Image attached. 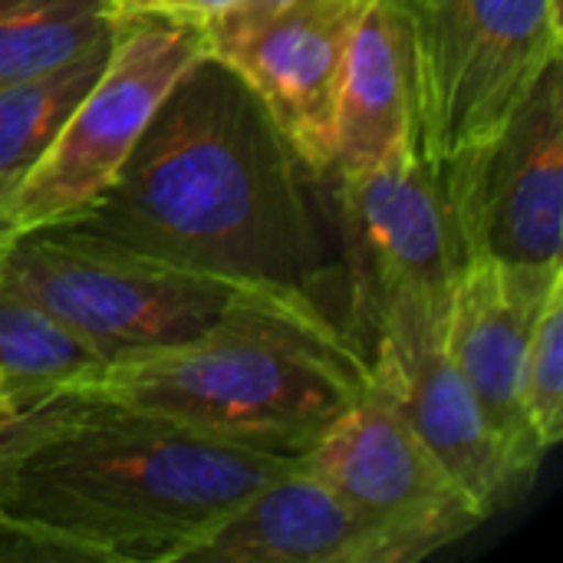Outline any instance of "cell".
<instances>
[{
  "label": "cell",
  "mask_w": 563,
  "mask_h": 563,
  "mask_svg": "<svg viewBox=\"0 0 563 563\" xmlns=\"http://www.w3.org/2000/svg\"><path fill=\"white\" fill-rule=\"evenodd\" d=\"M277 3H284V0H247L234 16H251V13H264V10H271V7H277ZM231 20V16H228Z\"/></svg>",
  "instance_id": "cell-23"
},
{
  "label": "cell",
  "mask_w": 563,
  "mask_h": 563,
  "mask_svg": "<svg viewBox=\"0 0 563 563\" xmlns=\"http://www.w3.org/2000/svg\"><path fill=\"white\" fill-rule=\"evenodd\" d=\"M373 0H284L205 33L257 96L294 155L320 178L333 172L336 102L353 33Z\"/></svg>",
  "instance_id": "cell-11"
},
{
  "label": "cell",
  "mask_w": 563,
  "mask_h": 563,
  "mask_svg": "<svg viewBox=\"0 0 563 563\" xmlns=\"http://www.w3.org/2000/svg\"><path fill=\"white\" fill-rule=\"evenodd\" d=\"M112 33L102 0H0V86L66 66Z\"/></svg>",
  "instance_id": "cell-16"
},
{
  "label": "cell",
  "mask_w": 563,
  "mask_h": 563,
  "mask_svg": "<svg viewBox=\"0 0 563 563\" xmlns=\"http://www.w3.org/2000/svg\"><path fill=\"white\" fill-rule=\"evenodd\" d=\"M369 386L366 356L313 300L244 307L205 333L102 360L66 393L247 452L300 459Z\"/></svg>",
  "instance_id": "cell-3"
},
{
  "label": "cell",
  "mask_w": 563,
  "mask_h": 563,
  "mask_svg": "<svg viewBox=\"0 0 563 563\" xmlns=\"http://www.w3.org/2000/svg\"><path fill=\"white\" fill-rule=\"evenodd\" d=\"M185 563H399L393 541L297 462Z\"/></svg>",
  "instance_id": "cell-13"
},
{
  "label": "cell",
  "mask_w": 563,
  "mask_h": 563,
  "mask_svg": "<svg viewBox=\"0 0 563 563\" xmlns=\"http://www.w3.org/2000/svg\"><path fill=\"white\" fill-rule=\"evenodd\" d=\"M102 3H106V13H109L112 26H119V23L139 20V16H155L162 0H102Z\"/></svg>",
  "instance_id": "cell-22"
},
{
  "label": "cell",
  "mask_w": 563,
  "mask_h": 563,
  "mask_svg": "<svg viewBox=\"0 0 563 563\" xmlns=\"http://www.w3.org/2000/svg\"><path fill=\"white\" fill-rule=\"evenodd\" d=\"M518 406L531 439L548 455L563 435V280L551 287L528 336Z\"/></svg>",
  "instance_id": "cell-18"
},
{
  "label": "cell",
  "mask_w": 563,
  "mask_h": 563,
  "mask_svg": "<svg viewBox=\"0 0 563 563\" xmlns=\"http://www.w3.org/2000/svg\"><path fill=\"white\" fill-rule=\"evenodd\" d=\"M208 53L201 30L139 16L115 26L109 59L7 205L3 238L89 208L132 155L172 86Z\"/></svg>",
  "instance_id": "cell-6"
},
{
  "label": "cell",
  "mask_w": 563,
  "mask_h": 563,
  "mask_svg": "<svg viewBox=\"0 0 563 563\" xmlns=\"http://www.w3.org/2000/svg\"><path fill=\"white\" fill-rule=\"evenodd\" d=\"M0 271L99 360L172 346L244 307L300 297L188 267L73 224L0 238Z\"/></svg>",
  "instance_id": "cell-4"
},
{
  "label": "cell",
  "mask_w": 563,
  "mask_h": 563,
  "mask_svg": "<svg viewBox=\"0 0 563 563\" xmlns=\"http://www.w3.org/2000/svg\"><path fill=\"white\" fill-rule=\"evenodd\" d=\"M297 465L379 528L393 541L399 563L422 561L485 521V511L373 383L327 426Z\"/></svg>",
  "instance_id": "cell-9"
},
{
  "label": "cell",
  "mask_w": 563,
  "mask_h": 563,
  "mask_svg": "<svg viewBox=\"0 0 563 563\" xmlns=\"http://www.w3.org/2000/svg\"><path fill=\"white\" fill-rule=\"evenodd\" d=\"M102 360L20 294L0 271V373L66 386Z\"/></svg>",
  "instance_id": "cell-17"
},
{
  "label": "cell",
  "mask_w": 563,
  "mask_h": 563,
  "mask_svg": "<svg viewBox=\"0 0 563 563\" xmlns=\"http://www.w3.org/2000/svg\"><path fill=\"white\" fill-rule=\"evenodd\" d=\"M409 139H419L412 16L402 0H373L346 53L330 181L376 168Z\"/></svg>",
  "instance_id": "cell-14"
},
{
  "label": "cell",
  "mask_w": 563,
  "mask_h": 563,
  "mask_svg": "<svg viewBox=\"0 0 563 563\" xmlns=\"http://www.w3.org/2000/svg\"><path fill=\"white\" fill-rule=\"evenodd\" d=\"M558 280H563V264L534 271L475 257L462 264L445 303V350L472 386L492 432L528 478L544 452L525 426L518 379L528 336Z\"/></svg>",
  "instance_id": "cell-12"
},
{
  "label": "cell",
  "mask_w": 563,
  "mask_h": 563,
  "mask_svg": "<svg viewBox=\"0 0 563 563\" xmlns=\"http://www.w3.org/2000/svg\"><path fill=\"white\" fill-rule=\"evenodd\" d=\"M320 303L346 330L333 181L313 175L247 82L205 53L106 191L63 221Z\"/></svg>",
  "instance_id": "cell-1"
},
{
  "label": "cell",
  "mask_w": 563,
  "mask_h": 563,
  "mask_svg": "<svg viewBox=\"0 0 563 563\" xmlns=\"http://www.w3.org/2000/svg\"><path fill=\"white\" fill-rule=\"evenodd\" d=\"M419 152L432 168L495 135L563 59L561 0H416Z\"/></svg>",
  "instance_id": "cell-5"
},
{
  "label": "cell",
  "mask_w": 563,
  "mask_h": 563,
  "mask_svg": "<svg viewBox=\"0 0 563 563\" xmlns=\"http://www.w3.org/2000/svg\"><path fill=\"white\" fill-rule=\"evenodd\" d=\"M112 36L89 53L69 59L66 66L0 86V238L10 198L16 195L30 168L43 158L79 96L102 73Z\"/></svg>",
  "instance_id": "cell-15"
},
{
  "label": "cell",
  "mask_w": 563,
  "mask_h": 563,
  "mask_svg": "<svg viewBox=\"0 0 563 563\" xmlns=\"http://www.w3.org/2000/svg\"><path fill=\"white\" fill-rule=\"evenodd\" d=\"M89 402H92V399L63 389V393H56L49 402H43V406H36V409L23 412V416H16V419H3V422H0V495L7 492V485H10V478H13L20 459H23L33 445H40L46 435H53V432H59L63 426L76 422V419L89 409Z\"/></svg>",
  "instance_id": "cell-19"
},
{
  "label": "cell",
  "mask_w": 563,
  "mask_h": 563,
  "mask_svg": "<svg viewBox=\"0 0 563 563\" xmlns=\"http://www.w3.org/2000/svg\"><path fill=\"white\" fill-rule=\"evenodd\" d=\"M465 261L563 264V59L551 63L511 119L435 168Z\"/></svg>",
  "instance_id": "cell-7"
},
{
  "label": "cell",
  "mask_w": 563,
  "mask_h": 563,
  "mask_svg": "<svg viewBox=\"0 0 563 563\" xmlns=\"http://www.w3.org/2000/svg\"><path fill=\"white\" fill-rule=\"evenodd\" d=\"M56 393H63L59 386H46V383H33V379H20L10 373H0V422L3 419H16L43 402H49Z\"/></svg>",
  "instance_id": "cell-21"
},
{
  "label": "cell",
  "mask_w": 563,
  "mask_h": 563,
  "mask_svg": "<svg viewBox=\"0 0 563 563\" xmlns=\"http://www.w3.org/2000/svg\"><path fill=\"white\" fill-rule=\"evenodd\" d=\"M445 303L449 297L429 294L389 300L369 333L366 366L373 389L488 518L528 475L492 432L472 386L445 350Z\"/></svg>",
  "instance_id": "cell-10"
},
{
  "label": "cell",
  "mask_w": 563,
  "mask_h": 563,
  "mask_svg": "<svg viewBox=\"0 0 563 563\" xmlns=\"http://www.w3.org/2000/svg\"><path fill=\"white\" fill-rule=\"evenodd\" d=\"M346 280V333L366 356L383 307L402 294L449 297L465 257L455 241L439 172L419 139L396 145L376 168L333 181Z\"/></svg>",
  "instance_id": "cell-8"
},
{
  "label": "cell",
  "mask_w": 563,
  "mask_h": 563,
  "mask_svg": "<svg viewBox=\"0 0 563 563\" xmlns=\"http://www.w3.org/2000/svg\"><path fill=\"white\" fill-rule=\"evenodd\" d=\"M244 3L247 0H162L155 16L208 33L218 23H224L228 16H234Z\"/></svg>",
  "instance_id": "cell-20"
},
{
  "label": "cell",
  "mask_w": 563,
  "mask_h": 563,
  "mask_svg": "<svg viewBox=\"0 0 563 563\" xmlns=\"http://www.w3.org/2000/svg\"><path fill=\"white\" fill-rule=\"evenodd\" d=\"M402 3H416V0H402Z\"/></svg>",
  "instance_id": "cell-24"
},
{
  "label": "cell",
  "mask_w": 563,
  "mask_h": 563,
  "mask_svg": "<svg viewBox=\"0 0 563 563\" xmlns=\"http://www.w3.org/2000/svg\"><path fill=\"white\" fill-rule=\"evenodd\" d=\"M294 462L92 399L20 459L0 515L66 563H185Z\"/></svg>",
  "instance_id": "cell-2"
}]
</instances>
